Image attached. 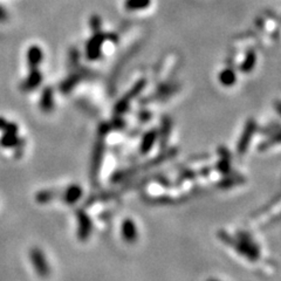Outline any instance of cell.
Returning <instances> with one entry per match:
<instances>
[{
  "label": "cell",
  "mask_w": 281,
  "mask_h": 281,
  "mask_svg": "<svg viewBox=\"0 0 281 281\" xmlns=\"http://www.w3.org/2000/svg\"><path fill=\"white\" fill-rule=\"evenodd\" d=\"M59 194H60L59 191L52 190V189H48V190H40L35 193V202L39 203V204H47V203H51L53 199L58 198Z\"/></svg>",
  "instance_id": "obj_11"
},
{
  "label": "cell",
  "mask_w": 281,
  "mask_h": 281,
  "mask_svg": "<svg viewBox=\"0 0 281 281\" xmlns=\"http://www.w3.org/2000/svg\"><path fill=\"white\" fill-rule=\"evenodd\" d=\"M154 140H155L154 135H148V136L145 137L144 142H143V144H142V151H143V153H144V154L148 153L149 149H150L151 145H153Z\"/></svg>",
  "instance_id": "obj_12"
},
{
  "label": "cell",
  "mask_w": 281,
  "mask_h": 281,
  "mask_svg": "<svg viewBox=\"0 0 281 281\" xmlns=\"http://www.w3.org/2000/svg\"><path fill=\"white\" fill-rule=\"evenodd\" d=\"M7 124V121L4 119V117H0V130H4L5 125Z\"/></svg>",
  "instance_id": "obj_14"
},
{
  "label": "cell",
  "mask_w": 281,
  "mask_h": 281,
  "mask_svg": "<svg viewBox=\"0 0 281 281\" xmlns=\"http://www.w3.org/2000/svg\"><path fill=\"white\" fill-rule=\"evenodd\" d=\"M44 59V53L39 46H32L27 51V62L31 68H38Z\"/></svg>",
  "instance_id": "obj_9"
},
{
  "label": "cell",
  "mask_w": 281,
  "mask_h": 281,
  "mask_svg": "<svg viewBox=\"0 0 281 281\" xmlns=\"http://www.w3.org/2000/svg\"><path fill=\"white\" fill-rule=\"evenodd\" d=\"M0 145L4 148H17L21 149L24 145V140L18 137V134L5 133L0 137Z\"/></svg>",
  "instance_id": "obj_8"
},
{
  "label": "cell",
  "mask_w": 281,
  "mask_h": 281,
  "mask_svg": "<svg viewBox=\"0 0 281 281\" xmlns=\"http://www.w3.org/2000/svg\"><path fill=\"white\" fill-rule=\"evenodd\" d=\"M121 233H122L123 239H124L127 243L133 244L136 242L137 238H139V232H137L136 224H135L133 219H129V218H127V219L123 220L122 226H121Z\"/></svg>",
  "instance_id": "obj_5"
},
{
  "label": "cell",
  "mask_w": 281,
  "mask_h": 281,
  "mask_svg": "<svg viewBox=\"0 0 281 281\" xmlns=\"http://www.w3.org/2000/svg\"><path fill=\"white\" fill-rule=\"evenodd\" d=\"M42 81V74L38 68H31L30 75L26 77V80L22 82L21 90L22 91H31L38 88L40 83Z\"/></svg>",
  "instance_id": "obj_6"
},
{
  "label": "cell",
  "mask_w": 281,
  "mask_h": 281,
  "mask_svg": "<svg viewBox=\"0 0 281 281\" xmlns=\"http://www.w3.org/2000/svg\"><path fill=\"white\" fill-rule=\"evenodd\" d=\"M30 258L36 274H38L40 278H44L45 279V278L50 277L51 275L50 263H48L47 259H46L45 253L42 252V249H40L39 247L31 248Z\"/></svg>",
  "instance_id": "obj_2"
},
{
  "label": "cell",
  "mask_w": 281,
  "mask_h": 281,
  "mask_svg": "<svg viewBox=\"0 0 281 281\" xmlns=\"http://www.w3.org/2000/svg\"><path fill=\"white\" fill-rule=\"evenodd\" d=\"M219 238L225 244L236 248L242 256L246 257L251 262H256L260 258L259 248H258V246L254 244L253 240L251 239V237L247 233H245V232H239V234H238L239 239L238 240H234L226 232H219Z\"/></svg>",
  "instance_id": "obj_1"
},
{
  "label": "cell",
  "mask_w": 281,
  "mask_h": 281,
  "mask_svg": "<svg viewBox=\"0 0 281 281\" xmlns=\"http://www.w3.org/2000/svg\"><path fill=\"white\" fill-rule=\"evenodd\" d=\"M77 223H79V228H77V237L82 242H86L88 238L90 237L91 230H93V225H91V220L89 216L86 213L85 210L79 209L76 211Z\"/></svg>",
  "instance_id": "obj_3"
},
{
  "label": "cell",
  "mask_w": 281,
  "mask_h": 281,
  "mask_svg": "<svg viewBox=\"0 0 281 281\" xmlns=\"http://www.w3.org/2000/svg\"><path fill=\"white\" fill-rule=\"evenodd\" d=\"M53 107V90H52V88L47 87L42 91L41 100H40V108H41V110L45 111V113H50Z\"/></svg>",
  "instance_id": "obj_10"
},
{
  "label": "cell",
  "mask_w": 281,
  "mask_h": 281,
  "mask_svg": "<svg viewBox=\"0 0 281 281\" xmlns=\"http://www.w3.org/2000/svg\"><path fill=\"white\" fill-rule=\"evenodd\" d=\"M102 150L103 149L101 143H99L95 147V151H94L93 162H91V169H90V177L93 184L94 183L97 184V177H99L100 168H101L102 163Z\"/></svg>",
  "instance_id": "obj_7"
},
{
  "label": "cell",
  "mask_w": 281,
  "mask_h": 281,
  "mask_svg": "<svg viewBox=\"0 0 281 281\" xmlns=\"http://www.w3.org/2000/svg\"><path fill=\"white\" fill-rule=\"evenodd\" d=\"M8 16H7V12L5 11V8L2 6H0V22H5L7 20Z\"/></svg>",
  "instance_id": "obj_13"
},
{
  "label": "cell",
  "mask_w": 281,
  "mask_h": 281,
  "mask_svg": "<svg viewBox=\"0 0 281 281\" xmlns=\"http://www.w3.org/2000/svg\"><path fill=\"white\" fill-rule=\"evenodd\" d=\"M60 194H61L60 198L62 199V202H64L65 204L74 205V204H76L80 199H81V197L83 194V190L79 184H71Z\"/></svg>",
  "instance_id": "obj_4"
},
{
  "label": "cell",
  "mask_w": 281,
  "mask_h": 281,
  "mask_svg": "<svg viewBox=\"0 0 281 281\" xmlns=\"http://www.w3.org/2000/svg\"><path fill=\"white\" fill-rule=\"evenodd\" d=\"M206 281H219V280H216V279H209V280H206Z\"/></svg>",
  "instance_id": "obj_15"
}]
</instances>
